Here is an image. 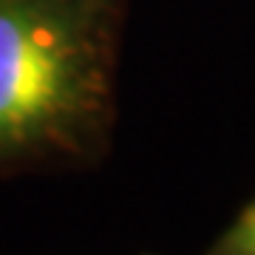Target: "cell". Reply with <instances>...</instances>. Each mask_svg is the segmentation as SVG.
I'll list each match as a JSON object with an SVG mask.
<instances>
[{
	"label": "cell",
	"instance_id": "cell-1",
	"mask_svg": "<svg viewBox=\"0 0 255 255\" xmlns=\"http://www.w3.org/2000/svg\"><path fill=\"white\" fill-rule=\"evenodd\" d=\"M105 91L91 9L74 0H0V173L94 156Z\"/></svg>",
	"mask_w": 255,
	"mask_h": 255
},
{
	"label": "cell",
	"instance_id": "cell-2",
	"mask_svg": "<svg viewBox=\"0 0 255 255\" xmlns=\"http://www.w3.org/2000/svg\"><path fill=\"white\" fill-rule=\"evenodd\" d=\"M204 255H255V201Z\"/></svg>",
	"mask_w": 255,
	"mask_h": 255
}]
</instances>
